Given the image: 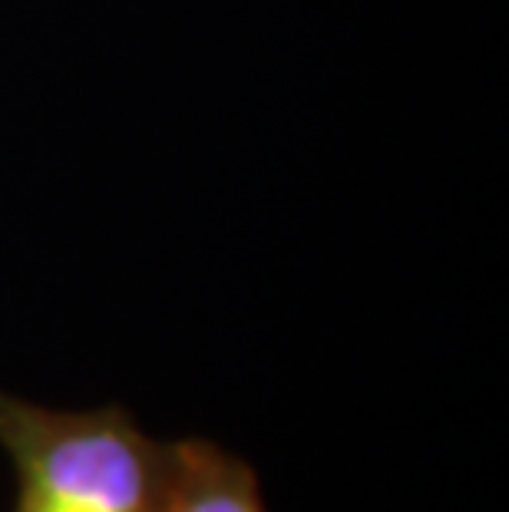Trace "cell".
<instances>
[{"label": "cell", "mask_w": 509, "mask_h": 512, "mask_svg": "<svg viewBox=\"0 0 509 512\" xmlns=\"http://www.w3.org/2000/svg\"><path fill=\"white\" fill-rule=\"evenodd\" d=\"M159 512H268L262 479L238 453L212 440L172 443Z\"/></svg>", "instance_id": "7a4b0ae2"}, {"label": "cell", "mask_w": 509, "mask_h": 512, "mask_svg": "<svg viewBox=\"0 0 509 512\" xmlns=\"http://www.w3.org/2000/svg\"><path fill=\"white\" fill-rule=\"evenodd\" d=\"M0 450L17 476L14 512H159L172 443L126 407L53 410L0 387Z\"/></svg>", "instance_id": "6da1fadb"}]
</instances>
